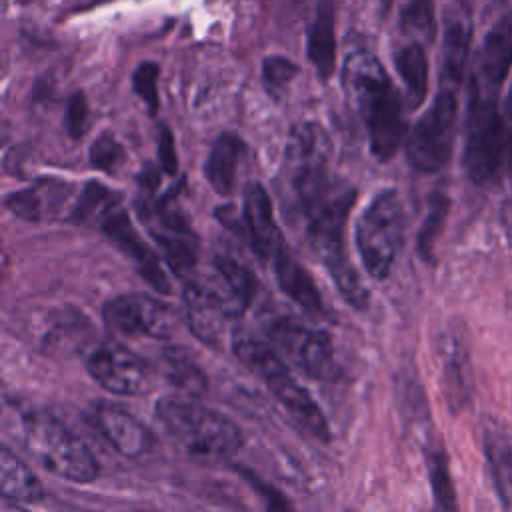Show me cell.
Returning a JSON list of instances; mask_svg holds the SVG:
<instances>
[{
	"label": "cell",
	"instance_id": "cell-29",
	"mask_svg": "<svg viewBox=\"0 0 512 512\" xmlns=\"http://www.w3.org/2000/svg\"><path fill=\"white\" fill-rule=\"evenodd\" d=\"M152 238L156 240L164 262L180 276L188 274L196 264V240L192 232H176L150 228Z\"/></svg>",
	"mask_w": 512,
	"mask_h": 512
},
{
	"label": "cell",
	"instance_id": "cell-39",
	"mask_svg": "<svg viewBox=\"0 0 512 512\" xmlns=\"http://www.w3.org/2000/svg\"><path fill=\"white\" fill-rule=\"evenodd\" d=\"M502 114H504V122H506V128H508V134H510V144H512V84H510L508 94L504 98Z\"/></svg>",
	"mask_w": 512,
	"mask_h": 512
},
{
	"label": "cell",
	"instance_id": "cell-23",
	"mask_svg": "<svg viewBox=\"0 0 512 512\" xmlns=\"http://www.w3.org/2000/svg\"><path fill=\"white\" fill-rule=\"evenodd\" d=\"M484 456L494 490L504 508L512 510V440L508 432L490 424L484 430Z\"/></svg>",
	"mask_w": 512,
	"mask_h": 512
},
{
	"label": "cell",
	"instance_id": "cell-14",
	"mask_svg": "<svg viewBox=\"0 0 512 512\" xmlns=\"http://www.w3.org/2000/svg\"><path fill=\"white\" fill-rule=\"evenodd\" d=\"M242 222H244V238L250 248L262 260H270L284 248L282 232L274 220L272 200L266 188L258 182H250L244 190L242 202Z\"/></svg>",
	"mask_w": 512,
	"mask_h": 512
},
{
	"label": "cell",
	"instance_id": "cell-27",
	"mask_svg": "<svg viewBox=\"0 0 512 512\" xmlns=\"http://www.w3.org/2000/svg\"><path fill=\"white\" fill-rule=\"evenodd\" d=\"M164 374L186 396H202L208 388V378L202 368L194 362V358L184 348H164L162 350Z\"/></svg>",
	"mask_w": 512,
	"mask_h": 512
},
{
	"label": "cell",
	"instance_id": "cell-25",
	"mask_svg": "<svg viewBox=\"0 0 512 512\" xmlns=\"http://www.w3.org/2000/svg\"><path fill=\"white\" fill-rule=\"evenodd\" d=\"M0 492L14 504H32L44 496L40 480L8 446L0 450Z\"/></svg>",
	"mask_w": 512,
	"mask_h": 512
},
{
	"label": "cell",
	"instance_id": "cell-2",
	"mask_svg": "<svg viewBox=\"0 0 512 512\" xmlns=\"http://www.w3.org/2000/svg\"><path fill=\"white\" fill-rule=\"evenodd\" d=\"M330 158L332 144L320 124L302 122L292 128L278 176V196L290 216L300 218L336 186Z\"/></svg>",
	"mask_w": 512,
	"mask_h": 512
},
{
	"label": "cell",
	"instance_id": "cell-36",
	"mask_svg": "<svg viewBox=\"0 0 512 512\" xmlns=\"http://www.w3.org/2000/svg\"><path fill=\"white\" fill-rule=\"evenodd\" d=\"M88 126V100L84 92H74L68 102H66V112H64V130L68 132L70 138L78 140L84 136Z\"/></svg>",
	"mask_w": 512,
	"mask_h": 512
},
{
	"label": "cell",
	"instance_id": "cell-1",
	"mask_svg": "<svg viewBox=\"0 0 512 512\" xmlns=\"http://www.w3.org/2000/svg\"><path fill=\"white\" fill-rule=\"evenodd\" d=\"M342 86L366 126L372 154L382 162L390 160L408 132L402 100L388 72L374 54L354 52L344 60Z\"/></svg>",
	"mask_w": 512,
	"mask_h": 512
},
{
	"label": "cell",
	"instance_id": "cell-8",
	"mask_svg": "<svg viewBox=\"0 0 512 512\" xmlns=\"http://www.w3.org/2000/svg\"><path fill=\"white\" fill-rule=\"evenodd\" d=\"M456 120V88L442 86L430 108L418 118L404 142L406 158L416 172L434 174L448 164L456 138Z\"/></svg>",
	"mask_w": 512,
	"mask_h": 512
},
{
	"label": "cell",
	"instance_id": "cell-22",
	"mask_svg": "<svg viewBox=\"0 0 512 512\" xmlns=\"http://www.w3.org/2000/svg\"><path fill=\"white\" fill-rule=\"evenodd\" d=\"M306 38L308 60L324 82L330 80L336 70V24L332 2H322L318 6Z\"/></svg>",
	"mask_w": 512,
	"mask_h": 512
},
{
	"label": "cell",
	"instance_id": "cell-12",
	"mask_svg": "<svg viewBox=\"0 0 512 512\" xmlns=\"http://www.w3.org/2000/svg\"><path fill=\"white\" fill-rule=\"evenodd\" d=\"M440 362V382L448 408L458 414L466 408L474 388L472 360L464 332L452 324L438 334L436 342Z\"/></svg>",
	"mask_w": 512,
	"mask_h": 512
},
{
	"label": "cell",
	"instance_id": "cell-10",
	"mask_svg": "<svg viewBox=\"0 0 512 512\" xmlns=\"http://www.w3.org/2000/svg\"><path fill=\"white\" fill-rule=\"evenodd\" d=\"M88 374L116 396H140L152 390V366L128 346L108 340L90 352L86 362Z\"/></svg>",
	"mask_w": 512,
	"mask_h": 512
},
{
	"label": "cell",
	"instance_id": "cell-33",
	"mask_svg": "<svg viewBox=\"0 0 512 512\" xmlns=\"http://www.w3.org/2000/svg\"><path fill=\"white\" fill-rule=\"evenodd\" d=\"M90 164L106 174H116L126 162V150L112 132H102L90 146Z\"/></svg>",
	"mask_w": 512,
	"mask_h": 512
},
{
	"label": "cell",
	"instance_id": "cell-20",
	"mask_svg": "<svg viewBox=\"0 0 512 512\" xmlns=\"http://www.w3.org/2000/svg\"><path fill=\"white\" fill-rule=\"evenodd\" d=\"M208 284L222 300L228 318H240L258 290L254 274L230 256L214 258V280Z\"/></svg>",
	"mask_w": 512,
	"mask_h": 512
},
{
	"label": "cell",
	"instance_id": "cell-17",
	"mask_svg": "<svg viewBox=\"0 0 512 512\" xmlns=\"http://www.w3.org/2000/svg\"><path fill=\"white\" fill-rule=\"evenodd\" d=\"M512 66V16H504L486 34L472 70V88L500 92Z\"/></svg>",
	"mask_w": 512,
	"mask_h": 512
},
{
	"label": "cell",
	"instance_id": "cell-31",
	"mask_svg": "<svg viewBox=\"0 0 512 512\" xmlns=\"http://www.w3.org/2000/svg\"><path fill=\"white\" fill-rule=\"evenodd\" d=\"M448 208H450V200H448L446 194L434 192L430 196L428 212H426V218H424L420 234H418V254L426 262H430L432 256H434V244H436V240H438V236L444 228Z\"/></svg>",
	"mask_w": 512,
	"mask_h": 512
},
{
	"label": "cell",
	"instance_id": "cell-30",
	"mask_svg": "<svg viewBox=\"0 0 512 512\" xmlns=\"http://www.w3.org/2000/svg\"><path fill=\"white\" fill-rule=\"evenodd\" d=\"M426 462H428V476H430V486H432L436 506L442 510H454L456 508V490H454V484L450 478L446 452L440 446L428 448Z\"/></svg>",
	"mask_w": 512,
	"mask_h": 512
},
{
	"label": "cell",
	"instance_id": "cell-7",
	"mask_svg": "<svg viewBox=\"0 0 512 512\" xmlns=\"http://www.w3.org/2000/svg\"><path fill=\"white\" fill-rule=\"evenodd\" d=\"M356 250L366 272L384 280L404 240V206L396 190H380L356 220Z\"/></svg>",
	"mask_w": 512,
	"mask_h": 512
},
{
	"label": "cell",
	"instance_id": "cell-32",
	"mask_svg": "<svg viewBox=\"0 0 512 512\" xmlns=\"http://www.w3.org/2000/svg\"><path fill=\"white\" fill-rule=\"evenodd\" d=\"M400 24L404 32L424 40H432L436 34L434 0H404Z\"/></svg>",
	"mask_w": 512,
	"mask_h": 512
},
{
	"label": "cell",
	"instance_id": "cell-13",
	"mask_svg": "<svg viewBox=\"0 0 512 512\" xmlns=\"http://www.w3.org/2000/svg\"><path fill=\"white\" fill-rule=\"evenodd\" d=\"M102 232L132 260L138 274L158 292L168 294L170 292V280L166 272L162 270V264L156 256V252L140 238L138 230L130 222L128 214L118 208L114 210L102 224Z\"/></svg>",
	"mask_w": 512,
	"mask_h": 512
},
{
	"label": "cell",
	"instance_id": "cell-26",
	"mask_svg": "<svg viewBox=\"0 0 512 512\" xmlns=\"http://www.w3.org/2000/svg\"><path fill=\"white\" fill-rule=\"evenodd\" d=\"M122 196L116 190H110L102 182H88L72 206L68 220L84 226H100L114 210L120 208Z\"/></svg>",
	"mask_w": 512,
	"mask_h": 512
},
{
	"label": "cell",
	"instance_id": "cell-6",
	"mask_svg": "<svg viewBox=\"0 0 512 512\" xmlns=\"http://www.w3.org/2000/svg\"><path fill=\"white\" fill-rule=\"evenodd\" d=\"M512 152L504 114L498 108V92L470 86L462 166L476 184H490Z\"/></svg>",
	"mask_w": 512,
	"mask_h": 512
},
{
	"label": "cell",
	"instance_id": "cell-15",
	"mask_svg": "<svg viewBox=\"0 0 512 512\" xmlns=\"http://www.w3.org/2000/svg\"><path fill=\"white\" fill-rule=\"evenodd\" d=\"M472 10L464 0L452 2L444 10L442 32V80L444 86L456 88L466 72L472 46Z\"/></svg>",
	"mask_w": 512,
	"mask_h": 512
},
{
	"label": "cell",
	"instance_id": "cell-11",
	"mask_svg": "<svg viewBox=\"0 0 512 512\" xmlns=\"http://www.w3.org/2000/svg\"><path fill=\"white\" fill-rule=\"evenodd\" d=\"M104 324L122 336L168 338L176 328L174 312L148 294H120L102 308Z\"/></svg>",
	"mask_w": 512,
	"mask_h": 512
},
{
	"label": "cell",
	"instance_id": "cell-40",
	"mask_svg": "<svg viewBox=\"0 0 512 512\" xmlns=\"http://www.w3.org/2000/svg\"><path fill=\"white\" fill-rule=\"evenodd\" d=\"M380 2H382V4H384V6H386V4H388V2H390V0H380Z\"/></svg>",
	"mask_w": 512,
	"mask_h": 512
},
{
	"label": "cell",
	"instance_id": "cell-18",
	"mask_svg": "<svg viewBox=\"0 0 512 512\" xmlns=\"http://www.w3.org/2000/svg\"><path fill=\"white\" fill-rule=\"evenodd\" d=\"M72 184L58 178H40L28 188L10 192L4 206L18 218L28 222H46L56 218L64 202L70 198Z\"/></svg>",
	"mask_w": 512,
	"mask_h": 512
},
{
	"label": "cell",
	"instance_id": "cell-19",
	"mask_svg": "<svg viewBox=\"0 0 512 512\" xmlns=\"http://www.w3.org/2000/svg\"><path fill=\"white\" fill-rule=\"evenodd\" d=\"M182 314L188 324V328L194 332L198 340L210 346H218V340L222 336L224 320H228V314L224 310L222 300L214 292V288L206 284L192 282L186 286L182 294Z\"/></svg>",
	"mask_w": 512,
	"mask_h": 512
},
{
	"label": "cell",
	"instance_id": "cell-34",
	"mask_svg": "<svg viewBox=\"0 0 512 512\" xmlns=\"http://www.w3.org/2000/svg\"><path fill=\"white\" fill-rule=\"evenodd\" d=\"M296 74L298 66L284 56H268L262 64V84L272 98H280Z\"/></svg>",
	"mask_w": 512,
	"mask_h": 512
},
{
	"label": "cell",
	"instance_id": "cell-28",
	"mask_svg": "<svg viewBox=\"0 0 512 512\" xmlns=\"http://www.w3.org/2000/svg\"><path fill=\"white\" fill-rule=\"evenodd\" d=\"M396 70L404 82V88L408 92L410 106L416 108L424 102L428 92V56L422 48V44L412 42L400 48V52L394 58Z\"/></svg>",
	"mask_w": 512,
	"mask_h": 512
},
{
	"label": "cell",
	"instance_id": "cell-21",
	"mask_svg": "<svg viewBox=\"0 0 512 512\" xmlns=\"http://www.w3.org/2000/svg\"><path fill=\"white\" fill-rule=\"evenodd\" d=\"M276 282L280 290L294 300L300 308H304L310 314L322 316L326 312L322 294L310 276V272L290 254V250L284 246L274 258H272Z\"/></svg>",
	"mask_w": 512,
	"mask_h": 512
},
{
	"label": "cell",
	"instance_id": "cell-4",
	"mask_svg": "<svg viewBox=\"0 0 512 512\" xmlns=\"http://www.w3.org/2000/svg\"><path fill=\"white\" fill-rule=\"evenodd\" d=\"M232 350L234 356L266 384L300 428L320 442H330V426L324 412L314 402L312 394L294 378L274 346L250 336H236L232 340Z\"/></svg>",
	"mask_w": 512,
	"mask_h": 512
},
{
	"label": "cell",
	"instance_id": "cell-37",
	"mask_svg": "<svg viewBox=\"0 0 512 512\" xmlns=\"http://www.w3.org/2000/svg\"><path fill=\"white\" fill-rule=\"evenodd\" d=\"M158 162L164 174L174 176L178 172V154L172 132L162 124L158 130Z\"/></svg>",
	"mask_w": 512,
	"mask_h": 512
},
{
	"label": "cell",
	"instance_id": "cell-9",
	"mask_svg": "<svg viewBox=\"0 0 512 512\" xmlns=\"http://www.w3.org/2000/svg\"><path fill=\"white\" fill-rule=\"evenodd\" d=\"M270 342L306 376L314 380H336L340 374L336 350L328 332L310 328L292 316L270 314L262 320Z\"/></svg>",
	"mask_w": 512,
	"mask_h": 512
},
{
	"label": "cell",
	"instance_id": "cell-38",
	"mask_svg": "<svg viewBox=\"0 0 512 512\" xmlns=\"http://www.w3.org/2000/svg\"><path fill=\"white\" fill-rule=\"evenodd\" d=\"M160 172H162V168H156L152 164H144V168L138 174V184L142 186V192L150 194L160 186Z\"/></svg>",
	"mask_w": 512,
	"mask_h": 512
},
{
	"label": "cell",
	"instance_id": "cell-16",
	"mask_svg": "<svg viewBox=\"0 0 512 512\" xmlns=\"http://www.w3.org/2000/svg\"><path fill=\"white\" fill-rule=\"evenodd\" d=\"M92 422L108 444L126 458H138L152 446V434L126 408L114 402H98L92 408Z\"/></svg>",
	"mask_w": 512,
	"mask_h": 512
},
{
	"label": "cell",
	"instance_id": "cell-3",
	"mask_svg": "<svg viewBox=\"0 0 512 512\" xmlns=\"http://www.w3.org/2000/svg\"><path fill=\"white\" fill-rule=\"evenodd\" d=\"M156 418L168 438L190 456L226 460L242 446L240 428L192 396H166L156 404Z\"/></svg>",
	"mask_w": 512,
	"mask_h": 512
},
{
	"label": "cell",
	"instance_id": "cell-5",
	"mask_svg": "<svg viewBox=\"0 0 512 512\" xmlns=\"http://www.w3.org/2000/svg\"><path fill=\"white\" fill-rule=\"evenodd\" d=\"M18 442L32 460L60 478L90 482L98 476V462L90 448L44 410L18 414Z\"/></svg>",
	"mask_w": 512,
	"mask_h": 512
},
{
	"label": "cell",
	"instance_id": "cell-24",
	"mask_svg": "<svg viewBox=\"0 0 512 512\" xmlns=\"http://www.w3.org/2000/svg\"><path fill=\"white\" fill-rule=\"evenodd\" d=\"M244 150V140L232 132L220 134L212 144L204 164V176L218 194L228 196L232 192L236 168L244 156Z\"/></svg>",
	"mask_w": 512,
	"mask_h": 512
},
{
	"label": "cell",
	"instance_id": "cell-35",
	"mask_svg": "<svg viewBox=\"0 0 512 512\" xmlns=\"http://www.w3.org/2000/svg\"><path fill=\"white\" fill-rule=\"evenodd\" d=\"M158 76H160V68L156 62H142L132 74V88L140 96V100L146 104L150 114H156L160 106Z\"/></svg>",
	"mask_w": 512,
	"mask_h": 512
}]
</instances>
